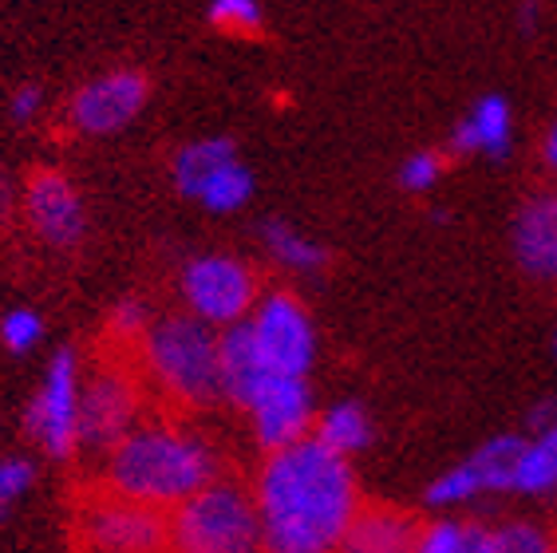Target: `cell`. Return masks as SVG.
Wrapping results in <instances>:
<instances>
[{
    "instance_id": "cell-34",
    "label": "cell",
    "mask_w": 557,
    "mask_h": 553,
    "mask_svg": "<svg viewBox=\"0 0 557 553\" xmlns=\"http://www.w3.org/2000/svg\"><path fill=\"white\" fill-rule=\"evenodd\" d=\"M549 553H557V542H554V550H549Z\"/></svg>"
},
{
    "instance_id": "cell-31",
    "label": "cell",
    "mask_w": 557,
    "mask_h": 553,
    "mask_svg": "<svg viewBox=\"0 0 557 553\" xmlns=\"http://www.w3.org/2000/svg\"><path fill=\"white\" fill-rule=\"evenodd\" d=\"M542 155H546V167L557 174V119H554V127H549L546 135V147H542Z\"/></svg>"
},
{
    "instance_id": "cell-12",
    "label": "cell",
    "mask_w": 557,
    "mask_h": 553,
    "mask_svg": "<svg viewBox=\"0 0 557 553\" xmlns=\"http://www.w3.org/2000/svg\"><path fill=\"white\" fill-rule=\"evenodd\" d=\"M249 431L258 439L261 451L289 447L297 439L312 435V419H317V400H312L309 376H281L269 372L258 383V392L249 395L246 407Z\"/></svg>"
},
{
    "instance_id": "cell-27",
    "label": "cell",
    "mask_w": 557,
    "mask_h": 553,
    "mask_svg": "<svg viewBox=\"0 0 557 553\" xmlns=\"http://www.w3.org/2000/svg\"><path fill=\"white\" fill-rule=\"evenodd\" d=\"M462 526L459 518H435L428 526H419L411 553H462Z\"/></svg>"
},
{
    "instance_id": "cell-20",
    "label": "cell",
    "mask_w": 557,
    "mask_h": 553,
    "mask_svg": "<svg viewBox=\"0 0 557 553\" xmlns=\"http://www.w3.org/2000/svg\"><path fill=\"white\" fill-rule=\"evenodd\" d=\"M253 186H258L253 171L234 155V159H225L222 167H214V171L198 182V191H194L190 202H198L210 213H237L253 198Z\"/></svg>"
},
{
    "instance_id": "cell-13",
    "label": "cell",
    "mask_w": 557,
    "mask_h": 553,
    "mask_svg": "<svg viewBox=\"0 0 557 553\" xmlns=\"http://www.w3.org/2000/svg\"><path fill=\"white\" fill-rule=\"evenodd\" d=\"M24 222L33 230L36 242H44L48 249H75L87 237V210L84 198L75 191V182L67 174L40 167L28 174L21 194Z\"/></svg>"
},
{
    "instance_id": "cell-23",
    "label": "cell",
    "mask_w": 557,
    "mask_h": 553,
    "mask_svg": "<svg viewBox=\"0 0 557 553\" xmlns=\"http://www.w3.org/2000/svg\"><path fill=\"white\" fill-rule=\"evenodd\" d=\"M494 553H549L554 550V538H549L546 526H537L530 518H510L491 526Z\"/></svg>"
},
{
    "instance_id": "cell-5",
    "label": "cell",
    "mask_w": 557,
    "mask_h": 553,
    "mask_svg": "<svg viewBox=\"0 0 557 553\" xmlns=\"http://www.w3.org/2000/svg\"><path fill=\"white\" fill-rule=\"evenodd\" d=\"M79 400H84V364H79V352L75 348L52 352L40 388H36L28 407H24V431L55 463H67L79 451Z\"/></svg>"
},
{
    "instance_id": "cell-19",
    "label": "cell",
    "mask_w": 557,
    "mask_h": 553,
    "mask_svg": "<svg viewBox=\"0 0 557 553\" xmlns=\"http://www.w3.org/2000/svg\"><path fill=\"white\" fill-rule=\"evenodd\" d=\"M261 245H265V254L273 257L281 269H289V273L317 276L329 269V249H324L317 237L300 234L297 225L281 222V218H265V222H261Z\"/></svg>"
},
{
    "instance_id": "cell-28",
    "label": "cell",
    "mask_w": 557,
    "mask_h": 553,
    "mask_svg": "<svg viewBox=\"0 0 557 553\" xmlns=\"http://www.w3.org/2000/svg\"><path fill=\"white\" fill-rule=\"evenodd\" d=\"M150 309L143 305V300L127 297V300H119L115 309H111V336H123L127 344H139V336L147 332L150 324Z\"/></svg>"
},
{
    "instance_id": "cell-3",
    "label": "cell",
    "mask_w": 557,
    "mask_h": 553,
    "mask_svg": "<svg viewBox=\"0 0 557 553\" xmlns=\"http://www.w3.org/2000/svg\"><path fill=\"white\" fill-rule=\"evenodd\" d=\"M139 376L178 411H202L222 400V332L190 312H162L135 344Z\"/></svg>"
},
{
    "instance_id": "cell-33",
    "label": "cell",
    "mask_w": 557,
    "mask_h": 553,
    "mask_svg": "<svg viewBox=\"0 0 557 553\" xmlns=\"http://www.w3.org/2000/svg\"><path fill=\"white\" fill-rule=\"evenodd\" d=\"M554 356H557V332H554Z\"/></svg>"
},
{
    "instance_id": "cell-7",
    "label": "cell",
    "mask_w": 557,
    "mask_h": 553,
    "mask_svg": "<svg viewBox=\"0 0 557 553\" xmlns=\"http://www.w3.org/2000/svg\"><path fill=\"white\" fill-rule=\"evenodd\" d=\"M246 332L269 372H281V376L312 372L321 341H317L312 312L305 309V300L297 293H289V288H269V293H261L253 312L246 317Z\"/></svg>"
},
{
    "instance_id": "cell-30",
    "label": "cell",
    "mask_w": 557,
    "mask_h": 553,
    "mask_svg": "<svg viewBox=\"0 0 557 553\" xmlns=\"http://www.w3.org/2000/svg\"><path fill=\"white\" fill-rule=\"evenodd\" d=\"M462 553H494L491 526H483V521H467V526H462Z\"/></svg>"
},
{
    "instance_id": "cell-24",
    "label": "cell",
    "mask_w": 557,
    "mask_h": 553,
    "mask_svg": "<svg viewBox=\"0 0 557 553\" xmlns=\"http://www.w3.org/2000/svg\"><path fill=\"white\" fill-rule=\"evenodd\" d=\"M36 487V463L24 455H4L0 458V521L9 518Z\"/></svg>"
},
{
    "instance_id": "cell-10",
    "label": "cell",
    "mask_w": 557,
    "mask_h": 553,
    "mask_svg": "<svg viewBox=\"0 0 557 553\" xmlns=\"http://www.w3.org/2000/svg\"><path fill=\"white\" fill-rule=\"evenodd\" d=\"M518 451H522V435L486 439L455 467L435 475L423 490V502L431 511H462V506L483 502L491 494H515Z\"/></svg>"
},
{
    "instance_id": "cell-1",
    "label": "cell",
    "mask_w": 557,
    "mask_h": 553,
    "mask_svg": "<svg viewBox=\"0 0 557 553\" xmlns=\"http://www.w3.org/2000/svg\"><path fill=\"white\" fill-rule=\"evenodd\" d=\"M249 490L269 553H336L344 530L364 506L352 463L312 435L265 451Z\"/></svg>"
},
{
    "instance_id": "cell-18",
    "label": "cell",
    "mask_w": 557,
    "mask_h": 553,
    "mask_svg": "<svg viewBox=\"0 0 557 553\" xmlns=\"http://www.w3.org/2000/svg\"><path fill=\"white\" fill-rule=\"evenodd\" d=\"M372 415H368L364 404L356 400H341V404H329L324 411H317L312 419V439H321L324 447L336 451V455L352 458L360 451L372 447Z\"/></svg>"
},
{
    "instance_id": "cell-26",
    "label": "cell",
    "mask_w": 557,
    "mask_h": 553,
    "mask_svg": "<svg viewBox=\"0 0 557 553\" xmlns=\"http://www.w3.org/2000/svg\"><path fill=\"white\" fill-rule=\"evenodd\" d=\"M440 179H443L440 150H416V155H408V159L399 162V171H396L399 191H408V194H431L440 186Z\"/></svg>"
},
{
    "instance_id": "cell-17",
    "label": "cell",
    "mask_w": 557,
    "mask_h": 553,
    "mask_svg": "<svg viewBox=\"0 0 557 553\" xmlns=\"http://www.w3.org/2000/svg\"><path fill=\"white\" fill-rule=\"evenodd\" d=\"M419 521L396 506H360L336 553H411Z\"/></svg>"
},
{
    "instance_id": "cell-4",
    "label": "cell",
    "mask_w": 557,
    "mask_h": 553,
    "mask_svg": "<svg viewBox=\"0 0 557 553\" xmlns=\"http://www.w3.org/2000/svg\"><path fill=\"white\" fill-rule=\"evenodd\" d=\"M166 553H265L253 490L218 475L166 514Z\"/></svg>"
},
{
    "instance_id": "cell-32",
    "label": "cell",
    "mask_w": 557,
    "mask_h": 553,
    "mask_svg": "<svg viewBox=\"0 0 557 553\" xmlns=\"http://www.w3.org/2000/svg\"><path fill=\"white\" fill-rule=\"evenodd\" d=\"M522 24H537V0H522Z\"/></svg>"
},
{
    "instance_id": "cell-25",
    "label": "cell",
    "mask_w": 557,
    "mask_h": 553,
    "mask_svg": "<svg viewBox=\"0 0 557 553\" xmlns=\"http://www.w3.org/2000/svg\"><path fill=\"white\" fill-rule=\"evenodd\" d=\"M44 341V317L36 309H9L4 317H0V344H4V352H12V356H28V352H36Z\"/></svg>"
},
{
    "instance_id": "cell-36",
    "label": "cell",
    "mask_w": 557,
    "mask_h": 553,
    "mask_svg": "<svg viewBox=\"0 0 557 553\" xmlns=\"http://www.w3.org/2000/svg\"><path fill=\"white\" fill-rule=\"evenodd\" d=\"M265 553H269V550H265Z\"/></svg>"
},
{
    "instance_id": "cell-15",
    "label": "cell",
    "mask_w": 557,
    "mask_h": 553,
    "mask_svg": "<svg viewBox=\"0 0 557 553\" xmlns=\"http://www.w3.org/2000/svg\"><path fill=\"white\" fill-rule=\"evenodd\" d=\"M557 490V400L530 411V435H522L515 470V494L546 499Z\"/></svg>"
},
{
    "instance_id": "cell-14",
    "label": "cell",
    "mask_w": 557,
    "mask_h": 553,
    "mask_svg": "<svg viewBox=\"0 0 557 553\" xmlns=\"http://www.w3.org/2000/svg\"><path fill=\"white\" fill-rule=\"evenodd\" d=\"M515 261L530 281L557 285V194H534L515 213Z\"/></svg>"
},
{
    "instance_id": "cell-35",
    "label": "cell",
    "mask_w": 557,
    "mask_h": 553,
    "mask_svg": "<svg viewBox=\"0 0 557 553\" xmlns=\"http://www.w3.org/2000/svg\"><path fill=\"white\" fill-rule=\"evenodd\" d=\"M0 182H4V171H0Z\"/></svg>"
},
{
    "instance_id": "cell-29",
    "label": "cell",
    "mask_w": 557,
    "mask_h": 553,
    "mask_svg": "<svg viewBox=\"0 0 557 553\" xmlns=\"http://www.w3.org/2000/svg\"><path fill=\"white\" fill-rule=\"evenodd\" d=\"M40 107H44V91L36 84H21L16 91H12V99H9V115H12V123H33L36 115H40Z\"/></svg>"
},
{
    "instance_id": "cell-22",
    "label": "cell",
    "mask_w": 557,
    "mask_h": 553,
    "mask_svg": "<svg viewBox=\"0 0 557 553\" xmlns=\"http://www.w3.org/2000/svg\"><path fill=\"white\" fill-rule=\"evenodd\" d=\"M210 24L218 33L237 36V40H253L265 28V12H261V0H210Z\"/></svg>"
},
{
    "instance_id": "cell-9",
    "label": "cell",
    "mask_w": 557,
    "mask_h": 553,
    "mask_svg": "<svg viewBox=\"0 0 557 553\" xmlns=\"http://www.w3.org/2000/svg\"><path fill=\"white\" fill-rule=\"evenodd\" d=\"M143 395L147 383L127 364H103L84 376V400H79V451L108 455L119 439L143 419Z\"/></svg>"
},
{
    "instance_id": "cell-11",
    "label": "cell",
    "mask_w": 557,
    "mask_h": 553,
    "mask_svg": "<svg viewBox=\"0 0 557 553\" xmlns=\"http://www.w3.org/2000/svg\"><path fill=\"white\" fill-rule=\"evenodd\" d=\"M150 99V79L139 67H115L96 79H87L84 87H75V96L67 99V127L75 135L87 138H108L131 127L143 115V107Z\"/></svg>"
},
{
    "instance_id": "cell-6",
    "label": "cell",
    "mask_w": 557,
    "mask_h": 553,
    "mask_svg": "<svg viewBox=\"0 0 557 553\" xmlns=\"http://www.w3.org/2000/svg\"><path fill=\"white\" fill-rule=\"evenodd\" d=\"M178 297L190 317L214 324L218 332L253 312L261 297V281L253 266H246L234 254H202L190 257L178 273Z\"/></svg>"
},
{
    "instance_id": "cell-2",
    "label": "cell",
    "mask_w": 557,
    "mask_h": 553,
    "mask_svg": "<svg viewBox=\"0 0 557 553\" xmlns=\"http://www.w3.org/2000/svg\"><path fill=\"white\" fill-rule=\"evenodd\" d=\"M222 475V458L210 439L174 415H143L127 435L103 455V487L123 499L147 502L171 514Z\"/></svg>"
},
{
    "instance_id": "cell-16",
    "label": "cell",
    "mask_w": 557,
    "mask_h": 553,
    "mask_svg": "<svg viewBox=\"0 0 557 553\" xmlns=\"http://www.w3.org/2000/svg\"><path fill=\"white\" fill-rule=\"evenodd\" d=\"M515 147V111L506 96H483L450 131V155H483V159H506Z\"/></svg>"
},
{
    "instance_id": "cell-8",
    "label": "cell",
    "mask_w": 557,
    "mask_h": 553,
    "mask_svg": "<svg viewBox=\"0 0 557 553\" xmlns=\"http://www.w3.org/2000/svg\"><path fill=\"white\" fill-rule=\"evenodd\" d=\"M75 538L87 553H166V511L103 487L75 514Z\"/></svg>"
},
{
    "instance_id": "cell-21",
    "label": "cell",
    "mask_w": 557,
    "mask_h": 553,
    "mask_svg": "<svg viewBox=\"0 0 557 553\" xmlns=\"http://www.w3.org/2000/svg\"><path fill=\"white\" fill-rule=\"evenodd\" d=\"M234 155H237V147L222 135L194 138V143H186V147L178 150V155H174V162H171V174H174V186H178V194H183V198H194L198 182L214 171V167H222L225 159H234Z\"/></svg>"
}]
</instances>
